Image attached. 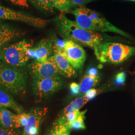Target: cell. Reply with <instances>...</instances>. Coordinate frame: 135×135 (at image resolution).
Returning a JSON list of instances; mask_svg holds the SVG:
<instances>
[{"label":"cell","mask_w":135,"mask_h":135,"mask_svg":"<svg viewBox=\"0 0 135 135\" xmlns=\"http://www.w3.org/2000/svg\"><path fill=\"white\" fill-rule=\"evenodd\" d=\"M55 21L59 34L65 40H71L93 50L105 41L101 34L82 28L64 15L59 16Z\"/></svg>","instance_id":"6da1fadb"},{"label":"cell","mask_w":135,"mask_h":135,"mask_svg":"<svg viewBox=\"0 0 135 135\" xmlns=\"http://www.w3.org/2000/svg\"><path fill=\"white\" fill-rule=\"evenodd\" d=\"M75 22L83 29L94 32H113L120 34L127 38L130 36L109 22L96 11L84 7H79L71 11Z\"/></svg>","instance_id":"7a4b0ae2"},{"label":"cell","mask_w":135,"mask_h":135,"mask_svg":"<svg viewBox=\"0 0 135 135\" xmlns=\"http://www.w3.org/2000/svg\"><path fill=\"white\" fill-rule=\"evenodd\" d=\"M93 50L101 63L119 64L135 55V47L115 42H102Z\"/></svg>","instance_id":"3957f363"},{"label":"cell","mask_w":135,"mask_h":135,"mask_svg":"<svg viewBox=\"0 0 135 135\" xmlns=\"http://www.w3.org/2000/svg\"><path fill=\"white\" fill-rule=\"evenodd\" d=\"M27 75L22 69L0 63V86L16 95L23 96L27 88Z\"/></svg>","instance_id":"277c9868"},{"label":"cell","mask_w":135,"mask_h":135,"mask_svg":"<svg viewBox=\"0 0 135 135\" xmlns=\"http://www.w3.org/2000/svg\"><path fill=\"white\" fill-rule=\"evenodd\" d=\"M33 44L32 42L24 40L4 47L1 60L11 66H23L30 59L29 51L32 48Z\"/></svg>","instance_id":"5b68a950"},{"label":"cell","mask_w":135,"mask_h":135,"mask_svg":"<svg viewBox=\"0 0 135 135\" xmlns=\"http://www.w3.org/2000/svg\"><path fill=\"white\" fill-rule=\"evenodd\" d=\"M63 85L62 79L59 76L34 79L33 91L38 100H42L57 92Z\"/></svg>","instance_id":"8992f818"},{"label":"cell","mask_w":135,"mask_h":135,"mask_svg":"<svg viewBox=\"0 0 135 135\" xmlns=\"http://www.w3.org/2000/svg\"><path fill=\"white\" fill-rule=\"evenodd\" d=\"M62 52L75 70H82L86 59V54L82 46L69 40H65Z\"/></svg>","instance_id":"52a82bcc"},{"label":"cell","mask_w":135,"mask_h":135,"mask_svg":"<svg viewBox=\"0 0 135 135\" xmlns=\"http://www.w3.org/2000/svg\"><path fill=\"white\" fill-rule=\"evenodd\" d=\"M0 20L21 22L39 28H44L49 22L48 20L12 10L1 5H0Z\"/></svg>","instance_id":"ba28073f"},{"label":"cell","mask_w":135,"mask_h":135,"mask_svg":"<svg viewBox=\"0 0 135 135\" xmlns=\"http://www.w3.org/2000/svg\"><path fill=\"white\" fill-rule=\"evenodd\" d=\"M29 68L34 79L54 77L60 74L53 56L43 62L35 61L30 65Z\"/></svg>","instance_id":"9c48e42d"},{"label":"cell","mask_w":135,"mask_h":135,"mask_svg":"<svg viewBox=\"0 0 135 135\" xmlns=\"http://www.w3.org/2000/svg\"><path fill=\"white\" fill-rule=\"evenodd\" d=\"M48 112L47 107L36 108L28 113L29 118L24 127V135H39L40 127Z\"/></svg>","instance_id":"30bf717a"},{"label":"cell","mask_w":135,"mask_h":135,"mask_svg":"<svg viewBox=\"0 0 135 135\" xmlns=\"http://www.w3.org/2000/svg\"><path fill=\"white\" fill-rule=\"evenodd\" d=\"M53 53V42L50 39H42L34 48L29 50L30 58H34L35 61L43 62L52 56Z\"/></svg>","instance_id":"8fae6325"},{"label":"cell","mask_w":135,"mask_h":135,"mask_svg":"<svg viewBox=\"0 0 135 135\" xmlns=\"http://www.w3.org/2000/svg\"><path fill=\"white\" fill-rule=\"evenodd\" d=\"M61 48L56 44H53V56L57 64L59 74L67 78L76 77L77 76V72L63 55Z\"/></svg>","instance_id":"7c38bea8"},{"label":"cell","mask_w":135,"mask_h":135,"mask_svg":"<svg viewBox=\"0 0 135 135\" xmlns=\"http://www.w3.org/2000/svg\"><path fill=\"white\" fill-rule=\"evenodd\" d=\"M0 126L13 129L21 127L18 114H15L5 108L0 107Z\"/></svg>","instance_id":"4fadbf2b"},{"label":"cell","mask_w":135,"mask_h":135,"mask_svg":"<svg viewBox=\"0 0 135 135\" xmlns=\"http://www.w3.org/2000/svg\"><path fill=\"white\" fill-rule=\"evenodd\" d=\"M0 107L13 109L18 114L24 112L23 108L18 104L5 90L0 88Z\"/></svg>","instance_id":"5bb4252c"},{"label":"cell","mask_w":135,"mask_h":135,"mask_svg":"<svg viewBox=\"0 0 135 135\" xmlns=\"http://www.w3.org/2000/svg\"><path fill=\"white\" fill-rule=\"evenodd\" d=\"M24 33L7 25L0 24V44H3L13 39L20 37Z\"/></svg>","instance_id":"9a60e30c"},{"label":"cell","mask_w":135,"mask_h":135,"mask_svg":"<svg viewBox=\"0 0 135 135\" xmlns=\"http://www.w3.org/2000/svg\"><path fill=\"white\" fill-rule=\"evenodd\" d=\"M100 80L99 75H93L86 73L82 78L80 84V93L85 94L86 92L92 89L93 87L96 86Z\"/></svg>","instance_id":"2e32d148"},{"label":"cell","mask_w":135,"mask_h":135,"mask_svg":"<svg viewBox=\"0 0 135 135\" xmlns=\"http://www.w3.org/2000/svg\"><path fill=\"white\" fill-rule=\"evenodd\" d=\"M70 130L64 119L59 117L54 122L48 135H70Z\"/></svg>","instance_id":"e0dca14e"},{"label":"cell","mask_w":135,"mask_h":135,"mask_svg":"<svg viewBox=\"0 0 135 135\" xmlns=\"http://www.w3.org/2000/svg\"><path fill=\"white\" fill-rule=\"evenodd\" d=\"M90 100L86 98L85 96L78 98L73 101L71 102L66 107L63 109L60 116L63 117L73 111L80 110V109L87 103Z\"/></svg>","instance_id":"ac0fdd59"},{"label":"cell","mask_w":135,"mask_h":135,"mask_svg":"<svg viewBox=\"0 0 135 135\" xmlns=\"http://www.w3.org/2000/svg\"><path fill=\"white\" fill-rule=\"evenodd\" d=\"M34 7L45 13L53 12L55 8L50 0H27Z\"/></svg>","instance_id":"d6986e66"},{"label":"cell","mask_w":135,"mask_h":135,"mask_svg":"<svg viewBox=\"0 0 135 135\" xmlns=\"http://www.w3.org/2000/svg\"><path fill=\"white\" fill-rule=\"evenodd\" d=\"M87 110L80 112V114L78 116L76 119L72 123L69 125V128L70 129H85L86 128L84 120L85 118V114Z\"/></svg>","instance_id":"ffe728a7"},{"label":"cell","mask_w":135,"mask_h":135,"mask_svg":"<svg viewBox=\"0 0 135 135\" xmlns=\"http://www.w3.org/2000/svg\"><path fill=\"white\" fill-rule=\"evenodd\" d=\"M56 9L62 12H68L73 7L70 0H50Z\"/></svg>","instance_id":"44dd1931"},{"label":"cell","mask_w":135,"mask_h":135,"mask_svg":"<svg viewBox=\"0 0 135 135\" xmlns=\"http://www.w3.org/2000/svg\"><path fill=\"white\" fill-rule=\"evenodd\" d=\"M0 135H20L15 129L3 127L0 126Z\"/></svg>","instance_id":"7402d4cb"},{"label":"cell","mask_w":135,"mask_h":135,"mask_svg":"<svg viewBox=\"0 0 135 135\" xmlns=\"http://www.w3.org/2000/svg\"><path fill=\"white\" fill-rule=\"evenodd\" d=\"M19 116V121L21 127H25L27 125L29 118L28 113H22L21 114H18Z\"/></svg>","instance_id":"603a6c76"},{"label":"cell","mask_w":135,"mask_h":135,"mask_svg":"<svg viewBox=\"0 0 135 135\" xmlns=\"http://www.w3.org/2000/svg\"><path fill=\"white\" fill-rule=\"evenodd\" d=\"M95 0H70L73 7H83V6L86 5Z\"/></svg>","instance_id":"cb8c5ba5"},{"label":"cell","mask_w":135,"mask_h":135,"mask_svg":"<svg viewBox=\"0 0 135 135\" xmlns=\"http://www.w3.org/2000/svg\"><path fill=\"white\" fill-rule=\"evenodd\" d=\"M10 2L15 5H17L22 7L27 8L29 7L27 0H8Z\"/></svg>","instance_id":"d4e9b609"},{"label":"cell","mask_w":135,"mask_h":135,"mask_svg":"<svg viewBox=\"0 0 135 135\" xmlns=\"http://www.w3.org/2000/svg\"><path fill=\"white\" fill-rule=\"evenodd\" d=\"M97 94V90L94 89H92L86 92L84 96L89 100H90L91 99H92L93 98L96 96Z\"/></svg>","instance_id":"484cf974"},{"label":"cell","mask_w":135,"mask_h":135,"mask_svg":"<svg viewBox=\"0 0 135 135\" xmlns=\"http://www.w3.org/2000/svg\"><path fill=\"white\" fill-rule=\"evenodd\" d=\"M71 90L74 95H78L80 93V85H78L75 83H73L70 85Z\"/></svg>","instance_id":"4316f807"},{"label":"cell","mask_w":135,"mask_h":135,"mask_svg":"<svg viewBox=\"0 0 135 135\" xmlns=\"http://www.w3.org/2000/svg\"><path fill=\"white\" fill-rule=\"evenodd\" d=\"M125 74L124 73L122 72L119 73L116 76V83L117 84L119 85L122 84L125 81Z\"/></svg>","instance_id":"83f0119b"},{"label":"cell","mask_w":135,"mask_h":135,"mask_svg":"<svg viewBox=\"0 0 135 135\" xmlns=\"http://www.w3.org/2000/svg\"><path fill=\"white\" fill-rule=\"evenodd\" d=\"M88 73L91 75H98V73H97V70H96L94 68H91L90 69H89L88 70Z\"/></svg>","instance_id":"f1b7e54d"},{"label":"cell","mask_w":135,"mask_h":135,"mask_svg":"<svg viewBox=\"0 0 135 135\" xmlns=\"http://www.w3.org/2000/svg\"><path fill=\"white\" fill-rule=\"evenodd\" d=\"M4 45L3 44H0V60L1 59V56H2V54L3 52V50L4 49Z\"/></svg>","instance_id":"f546056e"},{"label":"cell","mask_w":135,"mask_h":135,"mask_svg":"<svg viewBox=\"0 0 135 135\" xmlns=\"http://www.w3.org/2000/svg\"><path fill=\"white\" fill-rule=\"evenodd\" d=\"M2 20H0V24H2Z\"/></svg>","instance_id":"4dcf8cb0"},{"label":"cell","mask_w":135,"mask_h":135,"mask_svg":"<svg viewBox=\"0 0 135 135\" xmlns=\"http://www.w3.org/2000/svg\"><path fill=\"white\" fill-rule=\"evenodd\" d=\"M127 1H135V0H127Z\"/></svg>","instance_id":"1f68e13d"},{"label":"cell","mask_w":135,"mask_h":135,"mask_svg":"<svg viewBox=\"0 0 135 135\" xmlns=\"http://www.w3.org/2000/svg\"><path fill=\"white\" fill-rule=\"evenodd\" d=\"M0 5H1V4H0Z\"/></svg>","instance_id":"d6a6232c"}]
</instances>
